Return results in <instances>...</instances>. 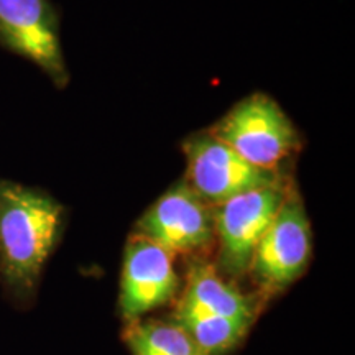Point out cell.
Listing matches in <instances>:
<instances>
[{
  "label": "cell",
  "instance_id": "cell-1",
  "mask_svg": "<svg viewBox=\"0 0 355 355\" xmlns=\"http://www.w3.org/2000/svg\"><path fill=\"white\" fill-rule=\"evenodd\" d=\"M63 225L64 207L50 194L0 181V272L17 298L37 290Z\"/></svg>",
  "mask_w": 355,
  "mask_h": 355
},
{
  "label": "cell",
  "instance_id": "cell-2",
  "mask_svg": "<svg viewBox=\"0 0 355 355\" xmlns=\"http://www.w3.org/2000/svg\"><path fill=\"white\" fill-rule=\"evenodd\" d=\"M207 130L250 165L277 173L303 145L288 114L263 92L243 97Z\"/></svg>",
  "mask_w": 355,
  "mask_h": 355
},
{
  "label": "cell",
  "instance_id": "cell-3",
  "mask_svg": "<svg viewBox=\"0 0 355 355\" xmlns=\"http://www.w3.org/2000/svg\"><path fill=\"white\" fill-rule=\"evenodd\" d=\"M313 230L298 188L291 183L282 206L257 243L247 277L263 301L288 290L308 270Z\"/></svg>",
  "mask_w": 355,
  "mask_h": 355
},
{
  "label": "cell",
  "instance_id": "cell-4",
  "mask_svg": "<svg viewBox=\"0 0 355 355\" xmlns=\"http://www.w3.org/2000/svg\"><path fill=\"white\" fill-rule=\"evenodd\" d=\"M288 180L252 189L214 206L216 268L234 282L247 277L257 243L285 199Z\"/></svg>",
  "mask_w": 355,
  "mask_h": 355
},
{
  "label": "cell",
  "instance_id": "cell-5",
  "mask_svg": "<svg viewBox=\"0 0 355 355\" xmlns=\"http://www.w3.org/2000/svg\"><path fill=\"white\" fill-rule=\"evenodd\" d=\"M181 148L186 159L183 181L212 207L247 191L286 180L283 173L250 165L209 130L193 133Z\"/></svg>",
  "mask_w": 355,
  "mask_h": 355
},
{
  "label": "cell",
  "instance_id": "cell-6",
  "mask_svg": "<svg viewBox=\"0 0 355 355\" xmlns=\"http://www.w3.org/2000/svg\"><path fill=\"white\" fill-rule=\"evenodd\" d=\"M135 234L173 257H199L214 245V207L180 181L140 216Z\"/></svg>",
  "mask_w": 355,
  "mask_h": 355
},
{
  "label": "cell",
  "instance_id": "cell-7",
  "mask_svg": "<svg viewBox=\"0 0 355 355\" xmlns=\"http://www.w3.org/2000/svg\"><path fill=\"white\" fill-rule=\"evenodd\" d=\"M181 278L175 257L158 243L133 232L125 243L119 291L123 322L146 318L180 295Z\"/></svg>",
  "mask_w": 355,
  "mask_h": 355
},
{
  "label": "cell",
  "instance_id": "cell-8",
  "mask_svg": "<svg viewBox=\"0 0 355 355\" xmlns=\"http://www.w3.org/2000/svg\"><path fill=\"white\" fill-rule=\"evenodd\" d=\"M0 43L37 64L56 86H66L69 74L50 0H0Z\"/></svg>",
  "mask_w": 355,
  "mask_h": 355
},
{
  "label": "cell",
  "instance_id": "cell-9",
  "mask_svg": "<svg viewBox=\"0 0 355 355\" xmlns=\"http://www.w3.org/2000/svg\"><path fill=\"white\" fill-rule=\"evenodd\" d=\"M265 301L247 293L237 282L224 277L209 260H194L181 285L171 319L178 324L194 321H235L254 326Z\"/></svg>",
  "mask_w": 355,
  "mask_h": 355
},
{
  "label": "cell",
  "instance_id": "cell-10",
  "mask_svg": "<svg viewBox=\"0 0 355 355\" xmlns=\"http://www.w3.org/2000/svg\"><path fill=\"white\" fill-rule=\"evenodd\" d=\"M123 343L132 355H199L188 332L171 318H141L125 324Z\"/></svg>",
  "mask_w": 355,
  "mask_h": 355
}]
</instances>
